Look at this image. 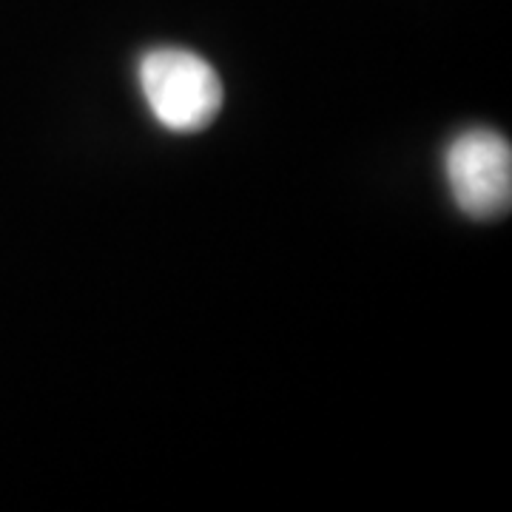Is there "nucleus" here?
Masks as SVG:
<instances>
[{"label":"nucleus","instance_id":"obj_1","mask_svg":"<svg viewBox=\"0 0 512 512\" xmlns=\"http://www.w3.org/2000/svg\"><path fill=\"white\" fill-rule=\"evenodd\" d=\"M140 89L154 120L174 134H197L222 109L217 69L188 49H151L140 60Z\"/></svg>","mask_w":512,"mask_h":512},{"label":"nucleus","instance_id":"obj_2","mask_svg":"<svg viewBox=\"0 0 512 512\" xmlns=\"http://www.w3.org/2000/svg\"><path fill=\"white\" fill-rule=\"evenodd\" d=\"M444 171L453 200L467 217L490 222L510 214L512 148L504 134L490 128L458 134L447 148Z\"/></svg>","mask_w":512,"mask_h":512}]
</instances>
